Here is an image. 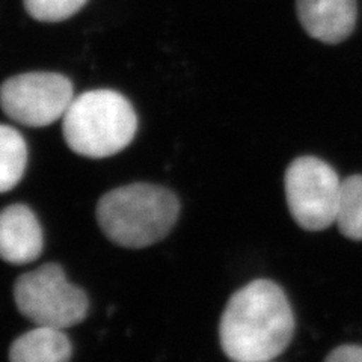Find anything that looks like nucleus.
<instances>
[{"mask_svg": "<svg viewBox=\"0 0 362 362\" xmlns=\"http://www.w3.org/2000/svg\"><path fill=\"white\" fill-rule=\"evenodd\" d=\"M180 202L162 186L136 183L110 190L100 199L97 219L109 239L124 247L160 242L178 219Z\"/></svg>", "mask_w": 362, "mask_h": 362, "instance_id": "f03ea898", "label": "nucleus"}, {"mask_svg": "<svg viewBox=\"0 0 362 362\" xmlns=\"http://www.w3.org/2000/svg\"><path fill=\"white\" fill-rule=\"evenodd\" d=\"M343 181L319 157L303 156L286 171L287 206L293 219L307 231H322L337 221Z\"/></svg>", "mask_w": 362, "mask_h": 362, "instance_id": "39448f33", "label": "nucleus"}, {"mask_svg": "<svg viewBox=\"0 0 362 362\" xmlns=\"http://www.w3.org/2000/svg\"><path fill=\"white\" fill-rule=\"evenodd\" d=\"M296 11L305 32L326 44L347 40L356 25V0H296Z\"/></svg>", "mask_w": 362, "mask_h": 362, "instance_id": "0eeeda50", "label": "nucleus"}, {"mask_svg": "<svg viewBox=\"0 0 362 362\" xmlns=\"http://www.w3.org/2000/svg\"><path fill=\"white\" fill-rule=\"evenodd\" d=\"M325 362H362V347L361 346H339L327 355Z\"/></svg>", "mask_w": 362, "mask_h": 362, "instance_id": "ddd939ff", "label": "nucleus"}, {"mask_svg": "<svg viewBox=\"0 0 362 362\" xmlns=\"http://www.w3.org/2000/svg\"><path fill=\"white\" fill-rule=\"evenodd\" d=\"M62 119L68 146L90 158L122 151L138 130V118L130 101L110 89L89 90L76 97Z\"/></svg>", "mask_w": 362, "mask_h": 362, "instance_id": "7ed1b4c3", "label": "nucleus"}, {"mask_svg": "<svg viewBox=\"0 0 362 362\" xmlns=\"http://www.w3.org/2000/svg\"><path fill=\"white\" fill-rule=\"evenodd\" d=\"M28 146L13 127L0 124V194L14 189L25 175Z\"/></svg>", "mask_w": 362, "mask_h": 362, "instance_id": "9d476101", "label": "nucleus"}, {"mask_svg": "<svg viewBox=\"0 0 362 362\" xmlns=\"http://www.w3.org/2000/svg\"><path fill=\"white\" fill-rule=\"evenodd\" d=\"M73 100L71 82L54 73L20 74L0 86L4 112L29 127H45L64 118Z\"/></svg>", "mask_w": 362, "mask_h": 362, "instance_id": "423d86ee", "label": "nucleus"}, {"mask_svg": "<svg viewBox=\"0 0 362 362\" xmlns=\"http://www.w3.org/2000/svg\"><path fill=\"white\" fill-rule=\"evenodd\" d=\"M88 0H25L30 17L38 21L56 23L70 18Z\"/></svg>", "mask_w": 362, "mask_h": 362, "instance_id": "f8f14e48", "label": "nucleus"}, {"mask_svg": "<svg viewBox=\"0 0 362 362\" xmlns=\"http://www.w3.org/2000/svg\"><path fill=\"white\" fill-rule=\"evenodd\" d=\"M18 311L33 325L65 329L81 323L88 313L86 294L66 281L58 264L21 275L14 286Z\"/></svg>", "mask_w": 362, "mask_h": 362, "instance_id": "20e7f679", "label": "nucleus"}, {"mask_svg": "<svg viewBox=\"0 0 362 362\" xmlns=\"http://www.w3.org/2000/svg\"><path fill=\"white\" fill-rule=\"evenodd\" d=\"M294 315L274 281L257 279L235 291L223 310L219 339L234 362H270L291 343Z\"/></svg>", "mask_w": 362, "mask_h": 362, "instance_id": "f257e3e1", "label": "nucleus"}, {"mask_svg": "<svg viewBox=\"0 0 362 362\" xmlns=\"http://www.w3.org/2000/svg\"><path fill=\"white\" fill-rule=\"evenodd\" d=\"M71 343L62 329L37 326L11 346V362H70Z\"/></svg>", "mask_w": 362, "mask_h": 362, "instance_id": "1a4fd4ad", "label": "nucleus"}, {"mask_svg": "<svg viewBox=\"0 0 362 362\" xmlns=\"http://www.w3.org/2000/svg\"><path fill=\"white\" fill-rule=\"evenodd\" d=\"M42 246L41 225L28 206L16 204L0 211V258L13 264L32 263Z\"/></svg>", "mask_w": 362, "mask_h": 362, "instance_id": "6e6552de", "label": "nucleus"}, {"mask_svg": "<svg viewBox=\"0 0 362 362\" xmlns=\"http://www.w3.org/2000/svg\"><path fill=\"white\" fill-rule=\"evenodd\" d=\"M335 222L347 239L362 240V175L343 180Z\"/></svg>", "mask_w": 362, "mask_h": 362, "instance_id": "9b49d317", "label": "nucleus"}]
</instances>
